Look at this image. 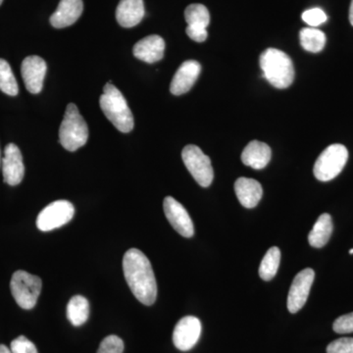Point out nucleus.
<instances>
[{
    "instance_id": "2eb2a0df",
    "label": "nucleus",
    "mask_w": 353,
    "mask_h": 353,
    "mask_svg": "<svg viewBox=\"0 0 353 353\" xmlns=\"http://www.w3.org/2000/svg\"><path fill=\"white\" fill-rule=\"evenodd\" d=\"M83 10V0H60L57 11L51 15L50 24L57 29L69 27L78 21Z\"/></svg>"
},
{
    "instance_id": "f257e3e1",
    "label": "nucleus",
    "mask_w": 353,
    "mask_h": 353,
    "mask_svg": "<svg viewBox=\"0 0 353 353\" xmlns=\"http://www.w3.org/2000/svg\"><path fill=\"white\" fill-rule=\"evenodd\" d=\"M123 270L128 285L139 303L152 305L157 301V283L145 253L137 248L128 250L123 259Z\"/></svg>"
},
{
    "instance_id": "6e6552de",
    "label": "nucleus",
    "mask_w": 353,
    "mask_h": 353,
    "mask_svg": "<svg viewBox=\"0 0 353 353\" xmlns=\"http://www.w3.org/2000/svg\"><path fill=\"white\" fill-rule=\"evenodd\" d=\"M75 214L73 204L67 201L51 202L46 208L41 211L37 219V226L43 232L64 226L69 223Z\"/></svg>"
},
{
    "instance_id": "393cba45",
    "label": "nucleus",
    "mask_w": 353,
    "mask_h": 353,
    "mask_svg": "<svg viewBox=\"0 0 353 353\" xmlns=\"http://www.w3.org/2000/svg\"><path fill=\"white\" fill-rule=\"evenodd\" d=\"M0 90L11 97H15L19 92L17 81L10 65L4 59H0Z\"/></svg>"
},
{
    "instance_id": "6ab92c4d",
    "label": "nucleus",
    "mask_w": 353,
    "mask_h": 353,
    "mask_svg": "<svg viewBox=\"0 0 353 353\" xmlns=\"http://www.w3.org/2000/svg\"><path fill=\"white\" fill-rule=\"evenodd\" d=\"M145 16L143 0H121L116 9V19L124 28H132Z\"/></svg>"
},
{
    "instance_id": "423d86ee",
    "label": "nucleus",
    "mask_w": 353,
    "mask_h": 353,
    "mask_svg": "<svg viewBox=\"0 0 353 353\" xmlns=\"http://www.w3.org/2000/svg\"><path fill=\"white\" fill-rule=\"evenodd\" d=\"M348 159L347 148L340 143L328 146L316 160L314 164V176L321 182H329L345 168Z\"/></svg>"
},
{
    "instance_id": "a878e982",
    "label": "nucleus",
    "mask_w": 353,
    "mask_h": 353,
    "mask_svg": "<svg viewBox=\"0 0 353 353\" xmlns=\"http://www.w3.org/2000/svg\"><path fill=\"white\" fill-rule=\"evenodd\" d=\"M124 341L117 336H108L101 341L97 353H123Z\"/></svg>"
},
{
    "instance_id": "2f4dec72",
    "label": "nucleus",
    "mask_w": 353,
    "mask_h": 353,
    "mask_svg": "<svg viewBox=\"0 0 353 353\" xmlns=\"http://www.w3.org/2000/svg\"><path fill=\"white\" fill-rule=\"evenodd\" d=\"M0 353H12L10 348L7 347L6 345H0Z\"/></svg>"
},
{
    "instance_id": "1a4fd4ad",
    "label": "nucleus",
    "mask_w": 353,
    "mask_h": 353,
    "mask_svg": "<svg viewBox=\"0 0 353 353\" xmlns=\"http://www.w3.org/2000/svg\"><path fill=\"white\" fill-rule=\"evenodd\" d=\"M314 279L315 273L311 268L299 272L294 278L288 296V309L292 314L299 312L307 301Z\"/></svg>"
},
{
    "instance_id": "c9c22d12",
    "label": "nucleus",
    "mask_w": 353,
    "mask_h": 353,
    "mask_svg": "<svg viewBox=\"0 0 353 353\" xmlns=\"http://www.w3.org/2000/svg\"><path fill=\"white\" fill-rule=\"evenodd\" d=\"M2 1H3V0H0V6H1Z\"/></svg>"
},
{
    "instance_id": "72a5a7b5",
    "label": "nucleus",
    "mask_w": 353,
    "mask_h": 353,
    "mask_svg": "<svg viewBox=\"0 0 353 353\" xmlns=\"http://www.w3.org/2000/svg\"><path fill=\"white\" fill-rule=\"evenodd\" d=\"M350 254H353V248H352V250H350Z\"/></svg>"
},
{
    "instance_id": "f8f14e48",
    "label": "nucleus",
    "mask_w": 353,
    "mask_h": 353,
    "mask_svg": "<svg viewBox=\"0 0 353 353\" xmlns=\"http://www.w3.org/2000/svg\"><path fill=\"white\" fill-rule=\"evenodd\" d=\"M46 61L43 58L32 55L25 58L21 66L23 80H24L26 88L31 94H39L43 88L44 77L46 74Z\"/></svg>"
},
{
    "instance_id": "f03ea898",
    "label": "nucleus",
    "mask_w": 353,
    "mask_h": 353,
    "mask_svg": "<svg viewBox=\"0 0 353 353\" xmlns=\"http://www.w3.org/2000/svg\"><path fill=\"white\" fill-rule=\"evenodd\" d=\"M102 112L121 132H130L134 129V116L126 99L119 90L109 82L103 88L99 99Z\"/></svg>"
},
{
    "instance_id": "b1692460",
    "label": "nucleus",
    "mask_w": 353,
    "mask_h": 353,
    "mask_svg": "<svg viewBox=\"0 0 353 353\" xmlns=\"http://www.w3.org/2000/svg\"><path fill=\"white\" fill-rule=\"evenodd\" d=\"M281 262V252L277 246H273L266 252L259 267L260 278L269 282L277 274Z\"/></svg>"
},
{
    "instance_id": "9b49d317",
    "label": "nucleus",
    "mask_w": 353,
    "mask_h": 353,
    "mask_svg": "<svg viewBox=\"0 0 353 353\" xmlns=\"http://www.w3.org/2000/svg\"><path fill=\"white\" fill-rule=\"evenodd\" d=\"M164 213L171 226L185 238H192L194 234V223L189 213L180 202L174 197H165L163 201Z\"/></svg>"
},
{
    "instance_id": "f3484780",
    "label": "nucleus",
    "mask_w": 353,
    "mask_h": 353,
    "mask_svg": "<svg viewBox=\"0 0 353 353\" xmlns=\"http://www.w3.org/2000/svg\"><path fill=\"white\" fill-rule=\"evenodd\" d=\"M234 192L245 208H254L263 194L261 183L254 179L239 178L234 183Z\"/></svg>"
},
{
    "instance_id": "7ed1b4c3",
    "label": "nucleus",
    "mask_w": 353,
    "mask_h": 353,
    "mask_svg": "<svg viewBox=\"0 0 353 353\" xmlns=\"http://www.w3.org/2000/svg\"><path fill=\"white\" fill-rule=\"evenodd\" d=\"M265 79L273 87L287 88L294 80V67L289 55L276 48H267L260 57Z\"/></svg>"
},
{
    "instance_id": "f704fd0d",
    "label": "nucleus",
    "mask_w": 353,
    "mask_h": 353,
    "mask_svg": "<svg viewBox=\"0 0 353 353\" xmlns=\"http://www.w3.org/2000/svg\"><path fill=\"white\" fill-rule=\"evenodd\" d=\"M0 164H1V155H0Z\"/></svg>"
},
{
    "instance_id": "bb28decb",
    "label": "nucleus",
    "mask_w": 353,
    "mask_h": 353,
    "mask_svg": "<svg viewBox=\"0 0 353 353\" xmlns=\"http://www.w3.org/2000/svg\"><path fill=\"white\" fill-rule=\"evenodd\" d=\"M303 20L306 24L311 26L312 28H315L326 22L327 15L322 9L312 8L304 11L303 13Z\"/></svg>"
},
{
    "instance_id": "0eeeda50",
    "label": "nucleus",
    "mask_w": 353,
    "mask_h": 353,
    "mask_svg": "<svg viewBox=\"0 0 353 353\" xmlns=\"http://www.w3.org/2000/svg\"><path fill=\"white\" fill-rule=\"evenodd\" d=\"M182 158L188 170L199 185L208 188L213 182L214 172L210 158L196 145H187L183 150Z\"/></svg>"
},
{
    "instance_id": "cd10ccee",
    "label": "nucleus",
    "mask_w": 353,
    "mask_h": 353,
    "mask_svg": "<svg viewBox=\"0 0 353 353\" xmlns=\"http://www.w3.org/2000/svg\"><path fill=\"white\" fill-rule=\"evenodd\" d=\"M10 350L12 353H39L34 343L24 336H18L11 343Z\"/></svg>"
},
{
    "instance_id": "ddd939ff",
    "label": "nucleus",
    "mask_w": 353,
    "mask_h": 353,
    "mask_svg": "<svg viewBox=\"0 0 353 353\" xmlns=\"http://www.w3.org/2000/svg\"><path fill=\"white\" fill-rule=\"evenodd\" d=\"M1 162L4 182L9 185H19L25 175V166L19 148L14 143L7 145Z\"/></svg>"
},
{
    "instance_id": "4468645a",
    "label": "nucleus",
    "mask_w": 353,
    "mask_h": 353,
    "mask_svg": "<svg viewBox=\"0 0 353 353\" xmlns=\"http://www.w3.org/2000/svg\"><path fill=\"white\" fill-rule=\"evenodd\" d=\"M201 66L196 60H188L181 65L176 72L170 85V92L175 95H181L189 92L196 82Z\"/></svg>"
},
{
    "instance_id": "aec40b11",
    "label": "nucleus",
    "mask_w": 353,
    "mask_h": 353,
    "mask_svg": "<svg viewBox=\"0 0 353 353\" xmlns=\"http://www.w3.org/2000/svg\"><path fill=\"white\" fill-rule=\"evenodd\" d=\"M333 228L331 215L324 213L320 216L308 234L310 245L315 248H321L326 245L333 233Z\"/></svg>"
},
{
    "instance_id": "412c9836",
    "label": "nucleus",
    "mask_w": 353,
    "mask_h": 353,
    "mask_svg": "<svg viewBox=\"0 0 353 353\" xmlns=\"http://www.w3.org/2000/svg\"><path fill=\"white\" fill-rule=\"evenodd\" d=\"M90 316V303L82 296H75L70 299L67 305V318L73 326H82Z\"/></svg>"
},
{
    "instance_id": "dca6fc26",
    "label": "nucleus",
    "mask_w": 353,
    "mask_h": 353,
    "mask_svg": "<svg viewBox=\"0 0 353 353\" xmlns=\"http://www.w3.org/2000/svg\"><path fill=\"white\" fill-rule=\"evenodd\" d=\"M165 41L157 34L141 39L134 46V57L146 63H154L164 57Z\"/></svg>"
},
{
    "instance_id": "20e7f679",
    "label": "nucleus",
    "mask_w": 353,
    "mask_h": 353,
    "mask_svg": "<svg viewBox=\"0 0 353 353\" xmlns=\"http://www.w3.org/2000/svg\"><path fill=\"white\" fill-rule=\"evenodd\" d=\"M88 139L87 123L75 104L69 103L59 129L60 143L68 152H76L87 143Z\"/></svg>"
},
{
    "instance_id": "c756f323",
    "label": "nucleus",
    "mask_w": 353,
    "mask_h": 353,
    "mask_svg": "<svg viewBox=\"0 0 353 353\" xmlns=\"http://www.w3.org/2000/svg\"><path fill=\"white\" fill-rule=\"evenodd\" d=\"M333 330L336 334L353 333V312L339 317L334 322Z\"/></svg>"
},
{
    "instance_id": "473e14b6",
    "label": "nucleus",
    "mask_w": 353,
    "mask_h": 353,
    "mask_svg": "<svg viewBox=\"0 0 353 353\" xmlns=\"http://www.w3.org/2000/svg\"><path fill=\"white\" fill-rule=\"evenodd\" d=\"M350 24H352L353 26V0H352V3H350Z\"/></svg>"
},
{
    "instance_id": "5701e85b",
    "label": "nucleus",
    "mask_w": 353,
    "mask_h": 353,
    "mask_svg": "<svg viewBox=\"0 0 353 353\" xmlns=\"http://www.w3.org/2000/svg\"><path fill=\"white\" fill-rule=\"evenodd\" d=\"M188 27L192 29L206 30L210 23L208 9L202 4H190L185 11Z\"/></svg>"
},
{
    "instance_id": "9d476101",
    "label": "nucleus",
    "mask_w": 353,
    "mask_h": 353,
    "mask_svg": "<svg viewBox=\"0 0 353 353\" xmlns=\"http://www.w3.org/2000/svg\"><path fill=\"white\" fill-rule=\"evenodd\" d=\"M201 334V323L194 316H185L176 323L173 343L178 350L188 352L196 345Z\"/></svg>"
},
{
    "instance_id": "7c9ffc66",
    "label": "nucleus",
    "mask_w": 353,
    "mask_h": 353,
    "mask_svg": "<svg viewBox=\"0 0 353 353\" xmlns=\"http://www.w3.org/2000/svg\"><path fill=\"white\" fill-rule=\"evenodd\" d=\"M188 36L190 37L192 41H196V43H203L208 39V31L206 30L201 29H192V28L187 27L185 29Z\"/></svg>"
},
{
    "instance_id": "c85d7f7f",
    "label": "nucleus",
    "mask_w": 353,
    "mask_h": 353,
    "mask_svg": "<svg viewBox=\"0 0 353 353\" xmlns=\"http://www.w3.org/2000/svg\"><path fill=\"white\" fill-rule=\"evenodd\" d=\"M327 353H353V339L341 338L332 341L327 347Z\"/></svg>"
},
{
    "instance_id": "4be33fe9",
    "label": "nucleus",
    "mask_w": 353,
    "mask_h": 353,
    "mask_svg": "<svg viewBox=\"0 0 353 353\" xmlns=\"http://www.w3.org/2000/svg\"><path fill=\"white\" fill-rule=\"evenodd\" d=\"M299 39L303 50L308 52H320L326 44V34L315 28H304L299 32Z\"/></svg>"
},
{
    "instance_id": "a211bd4d",
    "label": "nucleus",
    "mask_w": 353,
    "mask_h": 353,
    "mask_svg": "<svg viewBox=\"0 0 353 353\" xmlns=\"http://www.w3.org/2000/svg\"><path fill=\"white\" fill-rule=\"evenodd\" d=\"M270 146L259 141H252L245 146L241 153V161L255 170H261L270 162Z\"/></svg>"
},
{
    "instance_id": "39448f33",
    "label": "nucleus",
    "mask_w": 353,
    "mask_h": 353,
    "mask_svg": "<svg viewBox=\"0 0 353 353\" xmlns=\"http://www.w3.org/2000/svg\"><path fill=\"white\" fill-rule=\"evenodd\" d=\"M41 287L43 283L41 278L26 271H16L11 279V294L18 305L26 310L36 306Z\"/></svg>"
}]
</instances>
